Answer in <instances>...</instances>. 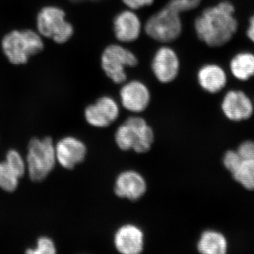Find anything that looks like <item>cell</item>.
<instances>
[{"label": "cell", "mask_w": 254, "mask_h": 254, "mask_svg": "<svg viewBox=\"0 0 254 254\" xmlns=\"http://www.w3.org/2000/svg\"><path fill=\"white\" fill-rule=\"evenodd\" d=\"M235 11L234 4L227 0L203 10L194 22L198 38L212 48L227 44L238 31Z\"/></svg>", "instance_id": "1"}, {"label": "cell", "mask_w": 254, "mask_h": 254, "mask_svg": "<svg viewBox=\"0 0 254 254\" xmlns=\"http://www.w3.org/2000/svg\"><path fill=\"white\" fill-rule=\"evenodd\" d=\"M155 134L152 127L141 117L132 116L118 127L115 141L120 150H132L137 153L149 151L154 142Z\"/></svg>", "instance_id": "2"}, {"label": "cell", "mask_w": 254, "mask_h": 254, "mask_svg": "<svg viewBox=\"0 0 254 254\" xmlns=\"http://www.w3.org/2000/svg\"><path fill=\"white\" fill-rule=\"evenodd\" d=\"M28 176L33 182H42L57 164L55 145L50 137L34 138L28 145L26 158Z\"/></svg>", "instance_id": "3"}, {"label": "cell", "mask_w": 254, "mask_h": 254, "mask_svg": "<svg viewBox=\"0 0 254 254\" xmlns=\"http://www.w3.org/2000/svg\"><path fill=\"white\" fill-rule=\"evenodd\" d=\"M1 46L10 63L20 65L27 63L32 55L40 53L44 44L38 33L27 29L10 32L3 38Z\"/></svg>", "instance_id": "4"}, {"label": "cell", "mask_w": 254, "mask_h": 254, "mask_svg": "<svg viewBox=\"0 0 254 254\" xmlns=\"http://www.w3.org/2000/svg\"><path fill=\"white\" fill-rule=\"evenodd\" d=\"M180 12L169 1L163 9L150 16L145 25L150 38L160 43L175 41L181 35L182 23Z\"/></svg>", "instance_id": "5"}, {"label": "cell", "mask_w": 254, "mask_h": 254, "mask_svg": "<svg viewBox=\"0 0 254 254\" xmlns=\"http://www.w3.org/2000/svg\"><path fill=\"white\" fill-rule=\"evenodd\" d=\"M138 60L134 53L119 44H112L103 50L101 66L105 75L116 84L127 81V68L134 67Z\"/></svg>", "instance_id": "6"}, {"label": "cell", "mask_w": 254, "mask_h": 254, "mask_svg": "<svg viewBox=\"0 0 254 254\" xmlns=\"http://www.w3.org/2000/svg\"><path fill=\"white\" fill-rule=\"evenodd\" d=\"M37 27L42 36L57 43L67 42L73 34L72 25L66 20V14L56 6H46L37 17Z\"/></svg>", "instance_id": "7"}, {"label": "cell", "mask_w": 254, "mask_h": 254, "mask_svg": "<svg viewBox=\"0 0 254 254\" xmlns=\"http://www.w3.org/2000/svg\"><path fill=\"white\" fill-rule=\"evenodd\" d=\"M221 109L224 115L233 122L248 120L254 111V102L241 90H230L222 98Z\"/></svg>", "instance_id": "8"}, {"label": "cell", "mask_w": 254, "mask_h": 254, "mask_svg": "<svg viewBox=\"0 0 254 254\" xmlns=\"http://www.w3.org/2000/svg\"><path fill=\"white\" fill-rule=\"evenodd\" d=\"M120 115V108L112 97H100L93 104L85 109V118L91 126L105 128L113 123Z\"/></svg>", "instance_id": "9"}, {"label": "cell", "mask_w": 254, "mask_h": 254, "mask_svg": "<svg viewBox=\"0 0 254 254\" xmlns=\"http://www.w3.org/2000/svg\"><path fill=\"white\" fill-rule=\"evenodd\" d=\"M114 191L119 198L136 201L146 193V181L136 170H125L117 177Z\"/></svg>", "instance_id": "10"}, {"label": "cell", "mask_w": 254, "mask_h": 254, "mask_svg": "<svg viewBox=\"0 0 254 254\" xmlns=\"http://www.w3.org/2000/svg\"><path fill=\"white\" fill-rule=\"evenodd\" d=\"M57 163L66 170H71L84 161L87 147L81 140L73 136H66L55 145Z\"/></svg>", "instance_id": "11"}, {"label": "cell", "mask_w": 254, "mask_h": 254, "mask_svg": "<svg viewBox=\"0 0 254 254\" xmlns=\"http://www.w3.org/2000/svg\"><path fill=\"white\" fill-rule=\"evenodd\" d=\"M180 66V60L176 52L170 47L163 46L155 53L151 68L158 81L168 83L177 78Z\"/></svg>", "instance_id": "12"}, {"label": "cell", "mask_w": 254, "mask_h": 254, "mask_svg": "<svg viewBox=\"0 0 254 254\" xmlns=\"http://www.w3.org/2000/svg\"><path fill=\"white\" fill-rule=\"evenodd\" d=\"M120 97L124 108L132 113H142L150 104L149 89L143 82L136 80L125 83L120 89Z\"/></svg>", "instance_id": "13"}, {"label": "cell", "mask_w": 254, "mask_h": 254, "mask_svg": "<svg viewBox=\"0 0 254 254\" xmlns=\"http://www.w3.org/2000/svg\"><path fill=\"white\" fill-rule=\"evenodd\" d=\"M114 245L120 253L139 254L144 249V234L137 225L126 224L114 235Z\"/></svg>", "instance_id": "14"}, {"label": "cell", "mask_w": 254, "mask_h": 254, "mask_svg": "<svg viewBox=\"0 0 254 254\" xmlns=\"http://www.w3.org/2000/svg\"><path fill=\"white\" fill-rule=\"evenodd\" d=\"M141 20L133 10H124L113 20V31L118 41L131 43L139 38L141 33Z\"/></svg>", "instance_id": "15"}, {"label": "cell", "mask_w": 254, "mask_h": 254, "mask_svg": "<svg viewBox=\"0 0 254 254\" xmlns=\"http://www.w3.org/2000/svg\"><path fill=\"white\" fill-rule=\"evenodd\" d=\"M197 79L203 91L215 94L227 86L228 76L225 68L220 65L210 63L203 65L198 70Z\"/></svg>", "instance_id": "16"}, {"label": "cell", "mask_w": 254, "mask_h": 254, "mask_svg": "<svg viewBox=\"0 0 254 254\" xmlns=\"http://www.w3.org/2000/svg\"><path fill=\"white\" fill-rule=\"evenodd\" d=\"M229 69L237 81H250L254 77V53L250 51L239 52L230 60Z\"/></svg>", "instance_id": "17"}, {"label": "cell", "mask_w": 254, "mask_h": 254, "mask_svg": "<svg viewBox=\"0 0 254 254\" xmlns=\"http://www.w3.org/2000/svg\"><path fill=\"white\" fill-rule=\"evenodd\" d=\"M227 248L226 237L216 230H205L200 235L197 244L198 252L203 254H225Z\"/></svg>", "instance_id": "18"}, {"label": "cell", "mask_w": 254, "mask_h": 254, "mask_svg": "<svg viewBox=\"0 0 254 254\" xmlns=\"http://www.w3.org/2000/svg\"><path fill=\"white\" fill-rule=\"evenodd\" d=\"M231 174L234 180L242 187L248 190H254V162L243 160Z\"/></svg>", "instance_id": "19"}, {"label": "cell", "mask_w": 254, "mask_h": 254, "mask_svg": "<svg viewBox=\"0 0 254 254\" xmlns=\"http://www.w3.org/2000/svg\"><path fill=\"white\" fill-rule=\"evenodd\" d=\"M20 178L5 161L0 162V189L6 192H14L18 188Z\"/></svg>", "instance_id": "20"}, {"label": "cell", "mask_w": 254, "mask_h": 254, "mask_svg": "<svg viewBox=\"0 0 254 254\" xmlns=\"http://www.w3.org/2000/svg\"><path fill=\"white\" fill-rule=\"evenodd\" d=\"M4 161L20 179L22 178L27 172L26 159L23 158L21 153L16 150H9Z\"/></svg>", "instance_id": "21"}, {"label": "cell", "mask_w": 254, "mask_h": 254, "mask_svg": "<svg viewBox=\"0 0 254 254\" xmlns=\"http://www.w3.org/2000/svg\"><path fill=\"white\" fill-rule=\"evenodd\" d=\"M57 252L56 246L51 238L41 237L37 240L34 248H28L26 251L28 254H55Z\"/></svg>", "instance_id": "22"}, {"label": "cell", "mask_w": 254, "mask_h": 254, "mask_svg": "<svg viewBox=\"0 0 254 254\" xmlns=\"http://www.w3.org/2000/svg\"><path fill=\"white\" fill-rule=\"evenodd\" d=\"M242 161L243 160L241 158L237 151H234V150L227 151L224 155L223 160H222L224 166L231 173L240 166Z\"/></svg>", "instance_id": "23"}, {"label": "cell", "mask_w": 254, "mask_h": 254, "mask_svg": "<svg viewBox=\"0 0 254 254\" xmlns=\"http://www.w3.org/2000/svg\"><path fill=\"white\" fill-rule=\"evenodd\" d=\"M237 151L242 160L254 162V141L243 142L241 143Z\"/></svg>", "instance_id": "24"}, {"label": "cell", "mask_w": 254, "mask_h": 254, "mask_svg": "<svg viewBox=\"0 0 254 254\" xmlns=\"http://www.w3.org/2000/svg\"><path fill=\"white\" fill-rule=\"evenodd\" d=\"M170 1L182 13L196 9L200 6L202 0H170Z\"/></svg>", "instance_id": "25"}, {"label": "cell", "mask_w": 254, "mask_h": 254, "mask_svg": "<svg viewBox=\"0 0 254 254\" xmlns=\"http://www.w3.org/2000/svg\"><path fill=\"white\" fill-rule=\"evenodd\" d=\"M124 4L129 9L138 10L150 6L155 0H122Z\"/></svg>", "instance_id": "26"}, {"label": "cell", "mask_w": 254, "mask_h": 254, "mask_svg": "<svg viewBox=\"0 0 254 254\" xmlns=\"http://www.w3.org/2000/svg\"><path fill=\"white\" fill-rule=\"evenodd\" d=\"M246 36L254 44V14L249 19V25L246 30Z\"/></svg>", "instance_id": "27"}, {"label": "cell", "mask_w": 254, "mask_h": 254, "mask_svg": "<svg viewBox=\"0 0 254 254\" xmlns=\"http://www.w3.org/2000/svg\"><path fill=\"white\" fill-rule=\"evenodd\" d=\"M70 1H73V2H81V1H97V0H70Z\"/></svg>", "instance_id": "28"}, {"label": "cell", "mask_w": 254, "mask_h": 254, "mask_svg": "<svg viewBox=\"0 0 254 254\" xmlns=\"http://www.w3.org/2000/svg\"></svg>", "instance_id": "29"}]
</instances>
